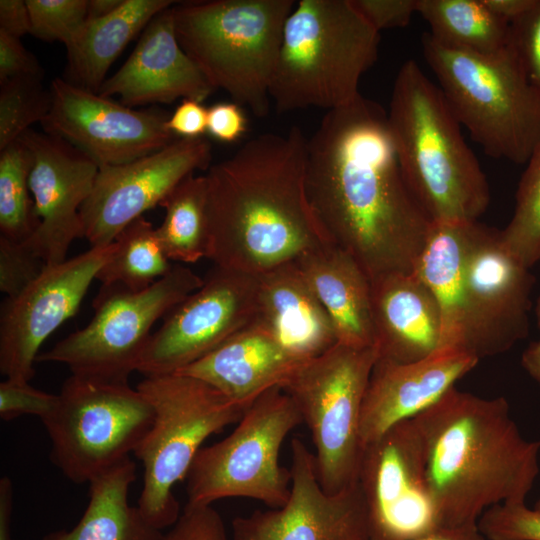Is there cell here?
<instances>
[{"label":"cell","mask_w":540,"mask_h":540,"mask_svg":"<svg viewBox=\"0 0 540 540\" xmlns=\"http://www.w3.org/2000/svg\"><path fill=\"white\" fill-rule=\"evenodd\" d=\"M486 540H540V511L525 502L497 504L478 519Z\"/></svg>","instance_id":"cell-37"},{"label":"cell","mask_w":540,"mask_h":540,"mask_svg":"<svg viewBox=\"0 0 540 540\" xmlns=\"http://www.w3.org/2000/svg\"><path fill=\"white\" fill-rule=\"evenodd\" d=\"M290 472L286 503L236 517L232 540H370L358 482L338 493H327L318 480L314 453L297 437L291 441Z\"/></svg>","instance_id":"cell-19"},{"label":"cell","mask_w":540,"mask_h":540,"mask_svg":"<svg viewBox=\"0 0 540 540\" xmlns=\"http://www.w3.org/2000/svg\"><path fill=\"white\" fill-rule=\"evenodd\" d=\"M475 222H432L413 269L439 305L440 348L462 350L464 277Z\"/></svg>","instance_id":"cell-27"},{"label":"cell","mask_w":540,"mask_h":540,"mask_svg":"<svg viewBox=\"0 0 540 540\" xmlns=\"http://www.w3.org/2000/svg\"><path fill=\"white\" fill-rule=\"evenodd\" d=\"M371 286L376 361L412 363L441 347L439 305L413 271L384 276Z\"/></svg>","instance_id":"cell-23"},{"label":"cell","mask_w":540,"mask_h":540,"mask_svg":"<svg viewBox=\"0 0 540 540\" xmlns=\"http://www.w3.org/2000/svg\"><path fill=\"white\" fill-rule=\"evenodd\" d=\"M441 528L477 526L490 507L525 502L540 471V440H527L507 400L450 388L413 418Z\"/></svg>","instance_id":"cell-3"},{"label":"cell","mask_w":540,"mask_h":540,"mask_svg":"<svg viewBox=\"0 0 540 540\" xmlns=\"http://www.w3.org/2000/svg\"><path fill=\"white\" fill-rule=\"evenodd\" d=\"M31 155L19 138L0 153V231L13 241H25L38 226L29 189Z\"/></svg>","instance_id":"cell-33"},{"label":"cell","mask_w":540,"mask_h":540,"mask_svg":"<svg viewBox=\"0 0 540 540\" xmlns=\"http://www.w3.org/2000/svg\"><path fill=\"white\" fill-rule=\"evenodd\" d=\"M20 139L31 155L29 189L38 226L27 240L47 265L65 261L75 239L84 238L80 209L89 197L98 164L62 138L27 130Z\"/></svg>","instance_id":"cell-20"},{"label":"cell","mask_w":540,"mask_h":540,"mask_svg":"<svg viewBox=\"0 0 540 540\" xmlns=\"http://www.w3.org/2000/svg\"><path fill=\"white\" fill-rule=\"evenodd\" d=\"M47 264L28 241L0 235V291L13 298L35 281Z\"/></svg>","instance_id":"cell-38"},{"label":"cell","mask_w":540,"mask_h":540,"mask_svg":"<svg viewBox=\"0 0 540 540\" xmlns=\"http://www.w3.org/2000/svg\"><path fill=\"white\" fill-rule=\"evenodd\" d=\"M306 191L329 240L371 282L413 271L432 222L404 181L377 102L360 94L326 112L307 139Z\"/></svg>","instance_id":"cell-1"},{"label":"cell","mask_w":540,"mask_h":540,"mask_svg":"<svg viewBox=\"0 0 540 540\" xmlns=\"http://www.w3.org/2000/svg\"><path fill=\"white\" fill-rule=\"evenodd\" d=\"M208 140L179 138L131 162L99 166L93 189L80 209L90 247L113 243L143 213L154 208L186 177L208 169Z\"/></svg>","instance_id":"cell-17"},{"label":"cell","mask_w":540,"mask_h":540,"mask_svg":"<svg viewBox=\"0 0 540 540\" xmlns=\"http://www.w3.org/2000/svg\"><path fill=\"white\" fill-rule=\"evenodd\" d=\"M247 118L241 106L235 102L212 105L207 113V132L215 139L232 143L247 130Z\"/></svg>","instance_id":"cell-44"},{"label":"cell","mask_w":540,"mask_h":540,"mask_svg":"<svg viewBox=\"0 0 540 540\" xmlns=\"http://www.w3.org/2000/svg\"><path fill=\"white\" fill-rule=\"evenodd\" d=\"M293 0L188 1L172 6L183 51L215 90H224L259 118L269 113V88Z\"/></svg>","instance_id":"cell-6"},{"label":"cell","mask_w":540,"mask_h":540,"mask_svg":"<svg viewBox=\"0 0 540 540\" xmlns=\"http://www.w3.org/2000/svg\"><path fill=\"white\" fill-rule=\"evenodd\" d=\"M161 540H230L221 515L210 506H186Z\"/></svg>","instance_id":"cell-41"},{"label":"cell","mask_w":540,"mask_h":540,"mask_svg":"<svg viewBox=\"0 0 540 540\" xmlns=\"http://www.w3.org/2000/svg\"><path fill=\"white\" fill-rule=\"evenodd\" d=\"M376 360L375 345L338 342L303 362L282 386L311 433L318 480L329 494L357 483L361 411Z\"/></svg>","instance_id":"cell-9"},{"label":"cell","mask_w":540,"mask_h":540,"mask_svg":"<svg viewBox=\"0 0 540 540\" xmlns=\"http://www.w3.org/2000/svg\"><path fill=\"white\" fill-rule=\"evenodd\" d=\"M51 109L40 123L44 132L62 138L98 166L131 162L175 140L158 111L136 110L62 78L50 85Z\"/></svg>","instance_id":"cell-18"},{"label":"cell","mask_w":540,"mask_h":540,"mask_svg":"<svg viewBox=\"0 0 540 540\" xmlns=\"http://www.w3.org/2000/svg\"><path fill=\"white\" fill-rule=\"evenodd\" d=\"M88 0H26L31 33L45 41H61L68 48L87 21Z\"/></svg>","instance_id":"cell-36"},{"label":"cell","mask_w":540,"mask_h":540,"mask_svg":"<svg viewBox=\"0 0 540 540\" xmlns=\"http://www.w3.org/2000/svg\"><path fill=\"white\" fill-rule=\"evenodd\" d=\"M387 121L404 181L429 220L477 221L490 203L487 178L442 91L414 60L396 75Z\"/></svg>","instance_id":"cell-4"},{"label":"cell","mask_w":540,"mask_h":540,"mask_svg":"<svg viewBox=\"0 0 540 540\" xmlns=\"http://www.w3.org/2000/svg\"><path fill=\"white\" fill-rule=\"evenodd\" d=\"M153 418L150 403L128 382L70 375L41 421L52 463L68 480L82 484L130 458Z\"/></svg>","instance_id":"cell-11"},{"label":"cell","mask_w":540,"mask_h":540,"mask_svg":"<svg viewBox=\"0 0 540 540\" xmlns=\"http://www.w3.org/2000/svg\"><path fill=\"white\" fill-rule=\"evenodd\" d=\"M357 482L370 540H416L441 529L413 419L398 422L364 445Z\"/></svg>","instance_id":"cell-14"},{"label":"cell","mask_w":540,"mask_h":540,"mask_svg":"<svg viewBox=\"0 0 540 540\" xmlns=\"http://www.w3.org/2000/svg\"><path fill=\"white\" fill-rule=\"evenodd\" d=\"M203 278L175 264L168 274L140 291L102 286L90 322L41 352L37 362L66 365L71 375L128 382L152 335L151 329L201 286Z\"/></svg>","instance_id":"cell-12"},{"label":"cell","mask_w":540,"mask_h":540,"mask_svg":"<svg viewBox=\"0 0 540 540\" xmlns=\"http://www.w3.org/2000/svg\"><path fill=\"white\" fill-rule=\"evenodd\" d=\"M534 509L540 511V497H539V499L537 500V502H536V504H535V506H534Z\"/></svg>","instance_id":"cell-53"},{"label":"cell","mask_w":540,"mask_h":540,"mask_svg":"<svg viewBox=\"0 0 540 540\" xmlns=\"http://www.w3.org/2000/svg\"><path fill=\"white\" fill-rule=\"evenodd\" d=\"M214 91L181 48L171 6L149 22L126 62L103 82L98 94L118 95L123 105L132 108L179 98L202 102Z\"/></svg>","instance_id":"cell-21"},{"label":"cell","mask_w":540,"mask_h":540,"mask_svg":"<svg viewBox=\"0 0 540 540\" xmlns=\"http://www.w3.org/2000/svg\"><path fill=\"white\" fill-rule=\"evenodd\" d=\"M124 0H88L87 20L105 18L116 11Z\"/></svg>","instance_id":"cell-51"},{"label":"cell","mask_w":540,"mask_h":540,"mask_svg":"<svg viewBox=\"0 0 540 540\" xmlns=\"http://www.w3.org/2000/svg\"><path fill=\"white\" fill-rule=\"evenodd\" d=\"M41 76H19L0 84V151L48 115L51 92Z\"/></svg>","instance_id":"cell-35"},{"label":"cell","mask_w":540,"mask_h":540,"mask_svg":"<svg viewBox=\"0 0 540 540\" xmlns=\"http://www.w3.org/2000/svg\"><path fill=\"white\" fill-rule=\"evenodd\" d=\"M37 59L15 38L0 30V84L26 75L43 77Z\"/></svg>","instance_id":"cell-43"},{"label":"cell","mask_w":540,"mask_h":540,"mask_svg":"<svg viewBox=\"0 0 540 540\" xmlns=\"http://www.w3.org/2000/svg\"><path fill=\"white\" fill-rule=\"evenodd\" d=\"M416 540H486L477 526L441 528Z\"/></svg>","instance_id":"cell-49"},{"label":"cell","mask_w":540,"mask_h":540,"mask_svg":"<svg viewBox=\"0 0 540 540\" xmlns=\"http://www.w3.org/2000/svg\"><path fill=\"white\" fill-rule=\"evenodd\" d=\"M522 367L540 385V340L530 343L521 357Z\"/></svg>","instance_id":"cell-50"},{"label":"cell","mask_w":540,"mask_h":540,"mask_svg":"<svg viewBox=\"0 0 540 540\" xmlns=\"http://www.w3.org/2000/svg\"><path fill=\"white\" fill-rule=\"evenodd\" d=\"M257 293L258 275L214 265L152 333L137 372L171 374L204 357L252 322Z\"/></svg>","instance_id":"cell-15"},{"label":"cell","mask_w":540,"mask_h":540,"mask_svg":"<svg viewBox=\"0 0 540 540\" xmlns=\"http://www.w3.org/2000/svg\"><path fill=\"white\" fill-rule=\"evenodd\" d=\"M534 283L530 267L506 247L501 231L476 221L464 277L462 350L480 361L525 339Z\"/></svg>","instance_id":"cell-13"},{"label":"cell","mask_w":540,"mask_h":540,"mask_svg":"<svg viewBox=\"0 0 540 540\" xmlns=\"http://www.w3.org/2000/svg\"><path fill=\"white\" fill-rule=\"evenodd\" d=\"M207 196L205 175L191 174L160 203L165 210V216L156 231L162 249L170 261L190 264L207 258Z\"/></svg>","instance_id":"cell-31"},{"label":"cell","mask_w":540,"mask_h":540,"mask_svg":"<svg viewBox=\"0 0 540 540\" xmlns=\"http://www.w3.org/2000/svg\"><path fill=\"white\" fill-rule=\"evenodd\" d=\"M135 479L131 458L97 476L88 483L89 501L79 522L69 530L50 532L42 540H161L162 531L129 504Z\"/></svg>","instance_id":"cell-29"},{"label":"cell","mask_w":540,"mask_h":540,"mask_svg":"<svg viewBox=\"0 0 540 540\" xmlns=\"http://www.w3.org/2000/svg\"><path fill=\"white\" fill-rule=\"evenodd\" d=\"M58 394L34 388L28 381L6 378L0 383V417L5 421L23 415L43 419L56 406Z\"/></svg>","instance_id":"cell-39"},{"label":"cell","mask_w":540,"mask_h":540,"mask_svg":"<svg viewBox=\"0 0 540 540\" xmlns=\"http://www.w3.org/2000/svg\"><path fill=\"white\" fill-rule=\"evenodd\" d=\"M510 46L530 83L540 93V0L510 24Z\"/></svg>","instance_id":"cell-40"},{"label":"cell","mask_w":540,"mask_h":540,"mask_svg":"<svg viewBox=\"0 0 540 540\" xmlns=\"http://www.w3.org/2000/svg\"><path fill=\"white\" fill-rule=\"evenodd\" d=\"M306 156L307 138L292 126L258 135L208 168L207 259L259 275L332 243L308 199Z\"/></svg>","instance_id":"cell-2"},{"label":"cell","mask_w":540,"mask_h":540,"mask_svg":"<svg viewBox=\"0 0 540 540\" xmlns=\"http://www.w3.org/2000/svg\"><path fill=\"white\" fill-rule=\"evenodd\" d=\"M421 48L454 116L483 151L527 163L540 142V93L510 43L479 54L447 47L425 32Z\"/></svg>","instance_id":"cell-7"},{"label":"cell","mask_w":540,"mask_h":540,"mask_svg":"<svg viewBox=\"0 0 540 540\" xmlns=\"http://www.w3.org/2000/svg\"><path fill=\"white\" fill-rule=\"evenodd\" d=\"M478 362L468 352L450 347L412 363L376 361L361 411L363 447L393 425L413 419L433 405Z\"/></svg>","instance_id":"cell-22"},{"label":"cell","mask_w":540,"mask_h":540,"mask_svg":"<svg viewBox=\"0 0 540 540\" xmlns=\"http://www.w3.org/2000/svg\"><path fill=\"white\" fill-rule=\"evenodd\" d=\"M535 314H536V318H537V324H538V327L540 329V296L537 299V303H536V307H535Z\"/></svg>","instance_id":"cell-52"},{"label":"cell","mask_w":540,"mask_h":540,"mask_svg":"<svg viewBox=\"0 0 540 540\" xmlns=\"http://www.w3.org/2000/svg\"><path fill=\"white\" fill-rule=\"evenodd\" d=\"M417 13L429 34L454 49L497 53L510 43V24L498 18L483 0H418Z\"/></svg>","instance_id":"cell-30"},{"label":"cell","mask_w":540,"mask_h":540,"mask_svg":"<svg viewBox=\"0 0 540 540\" xmlns=\"http://www.w3.org/2000/svg\"><path fill=\"white\" fill-rule=\"evenodd\" d=\"M350 3L378 33L407 26L418 6V0H350Z\"/></svg>","instance_id":"cell-42"},{"label":"cell","mask_w":540,"mask_h":540,"mask_svg":"<svg viewBox=\"0 0 540 540\" xmlns=\"http://www.w3.org/2000/svg\"><path fill=\"white\" fill-rule=\"evenodd\" d=\"M303 362L253 319L210 353L175 373L198 378L248 407L264 392L282 388Z\"/></svg>","instance_id":"cell-24"},{"label":"cell","mask_w":540,"mask_h":540,"mask_svg":"<svg viewBox=\"0 0 540 540\" xmlns=\"http://www.w3.org/2000/svg\"><path fill=\"white\" fill-rule=\"evenodd\" d=\"M501 237L506 247L526 266L540 261V142L519 181L512 218Z\"/></svg>","instance_id":"cell-34"},{"label":"cell","mask_w":540,"mask_h":540,"mask_svg":"<svg viewBox=\"0 0 540 540\" xmlns=\"http://www.w3.org/2000/svg\"><path fill=\"white\" fill-rule=\"evenodd\" d=\"M295 261L327 311L338 342L373 346L371 281L355 258L328 243Z\"/></svg>","instance_id":"cell-26"},{"label":"cell","mask_w":540,"mask_h":540,"mask_svg":"<svg viewBox=\"0 0 540 540\" xmlns=\"http://www.w3.org/2000/svg\"><path fill=\"white\" fill-rule=\"evenodd\" d=\"M537 0H483L488 9L501 20L511 24L527 11Z\"/></svg>","instance_id":"cell-47"},{"label":"cell","mask_w":540,"mask_h":540,"mask_svg":"<svg viewBox=\"0 0 540 540\" xmlns=\"http://www.w3.org/2000/svg\"><path fill=\"white\" fill-rule=\"evenodd\" d=\"M115 249V242L90 247L61 263L47 265L19 295L5 298L0 309V372L5 378L30 382L42 344L77 313Z\"/></svg>","instance_id":"cell-16"},{"label":"cell","mask_w":540,"mask_h":540,"mask_svg":"<svg viewBox=\"0 0 540 540\" xmlns=\"http://www.w3.org/2000/svg\"><path fill=\"white\" fill-rule=\"evenodd\" d=\"M207 113L201 102L184 99L168 117L166 125L180 138H199L207 132Z\"/></svg>","instance_id":"cell-45"},{"label":"cell","mask_w":540,"mask_h":540,"mask_svg":"<svg viewBox=\"0 0 540 540\" xmlns=\"http://www.w3.org/2000/svg\"><path fill=\"white\" fill-rule=\"evenodd\" d=\"M172 0H124L109 16L87 20L75 41L66 48L70 83L98 93L106 74L127 44L143 32Z\"/></svg>","instance_id":"cell-28"},{"label":"cell","mask_w":540,"mask_h":540,"mask_svg":"<svg viewBox=\"0 0 540 540\" xmlns=\"http://www.w3.org/2000/svg\"><path fill=\"white\" fill-rule=\"evenodd\" d=\"M114 242L116 249L112 257L96 276L102 286L140 291L164 277L173 267L162 249L156 228L144 216L124 228Z\"/></svg>","instance_id":"cell-32"},{"label":"cell","mask_w":540,"mask_h":540,"mask_svg":"<svg viewBox=\"0 0 540 540\" xmlns=\"http://www.w3.org/2000/svg\"><path fill=\"white\" fill-rule=\"evenodd\" d=\"M380 35L350 0H300L283 29L269 95L279 113L354 101L378 58Z\"/></svg>","instance_id":"cell-5"},{"label":"cell","mask_w":540,"mask_h":540,"mask_svg":"<svg viewBox=\"0 0 540 540\" xmlns=\"http://www.w3.org/2000/svg\"><path fill=\"white\" fill-rule=\"evenodd\" d=\"M303 423L281 387L256 398L224 439L202 447L186 477V506H210L231 497L283 506L290 494V469L280 465L282 443Z\"/></svg>","instance_id":"cell-10"},{"label":"cell","mask_w":540,"mask_h":540,"mask_svg":"<svg viewBox=\"0 0 540 540\" xmlns=\"http://www.w3.org/2000/svg\"><path fill=\"white\" fill-rule=\"evenodd\" d=\"M13 497V483L4 476L0 479V540H11Z\"/></svg>","instance_id":"cell-48"},{"label":"cell","mask_w":540,"mask_h":540,"mask_svg":"<svg viewBox=\"0 0 540 540\" xmlns=\"http://www.w3.org/2000/svg\"><path fill=\"white\" fill-rule=\"evenodd\" d=\"M254 320L307 361L338 343L334 325L296 261L258 275Z\"/></svg>","instance_id":"cell-25"},{"label":"cell","mask_w":540,"mask_h":540,"mask_svg":"<svg viewBox=\"0 0 540 540\" xmlns=\"http://www.w3.org/2000/svg\"><path fill=\"white\" fill-rule=\"evenodd\" d=\"M136 388L154 414L151 428L133 454L144 468L137 507L150 525L162 531L181 515L172 490L185 479L204 441L237 423L248 407L198 378L179 373L144 377Z\"/></svg>","instance_id":"cell-8"},{"label":"cell","mask_w":540,"mask_h":540,"mask_svg":"<svg viewBox=\"0 0 540 540\" xmlns=\"http://www.w3.org/2000/svg\"><path fill=\"white\" fill-rule=\"evenodd\" d=\"M0 30L18 39L31 33V19L26 1H0Z\"/></svg>","instance_id":"cell-46"}]
</instances>
